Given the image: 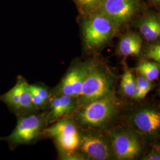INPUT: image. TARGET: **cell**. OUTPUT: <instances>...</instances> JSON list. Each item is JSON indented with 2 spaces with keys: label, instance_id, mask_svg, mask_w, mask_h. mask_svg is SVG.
I'll list each match as a JSON object with an SVG mask.
<instances>
[{
  "label": "cell",
  "instance_id": "cell-1",
  "mask_svg": "<svg viewBox=\"0 0 160 160\" xmlns=\"http://www.w3.org/2000/svg\"><path fill=\"white\" fill-rule=\"evenodd\" d=\"M114 84L115 76L106 65L96 61L88 62L85 79L76 98L77 107L114 95Z\"/></svg>",
  "mask_w": 160,
  "mask_h": 160
},
{
  "label": "cell",
  "instance_id": "cell-2",
  "mask_svg": "<svg viewBox=\"0 0 160 160\" xmlns=\"http://www.w3.org/2000/svg\"><path fill=\"white\" fill-rule=\"evenodd\" d=\"M119 106L114 95L102 97L79 107L73 120L84 129L102 128L114 119Z\"/></svg>",
  "mask_w": 160,
  "mask_h": 160
},
{
  "label": "cell",
  "instance_id": "cell-3",
  "mask_svg": "<svg viewBox=\"0 0 160 160\" xmlns=\"http://www.w3.org/2000/svg\"><path fill=\"white\" fill-rule=\"evenodd\" d=\"M118 29L105 16L98 13L86 16L82 23L84 44L88 49L96 51L105 46Z\"/></svg>",
  "mask_w": 160,
  "mask_h": 160
},
{
  "label": "cell",
  "instance_id": "cell-4",
  "mask_svg": "<svg viewBox=\"0 0 160 160\" xmlns=\"http://www.w3.org/2000/svg\"><path fill=\"white\" fill-rule=\"evenodd\" d=\"M78 149L82 154L92 160H110L114 157L109 136L90 129L79 131Z\"/></svg>",
  "mask_w": 160,
  "mask_h": 160
},
{
  "label": "cell",
  "instance_id": "cell-5",
  "mask_svg": "<svg viewBox=\"0 0 160 160\" xmlns=\"http://www.w3.org/2000/svg\"><path fill=\"white\" fill-rule=\"evenodd\" d=\"M44 133L53 139L58 148L66 154H71L78 149L79 131L73 120L65 118L59 120L46 128Z\"/></svg>",
  "mask_w": 160,
  "mask_h": 160
},
{
  "label": "cell",
  "instance_id": "cell-6",
  "mask_svg": "<svg viewBox=\"0 0 160 160\" xmlns=\"http://www.w3.org/2000/svg\"><path fill=\"white\" fill-rule=\"evenodd\" d=\"M141 0H105L96 13L110 19L118 29L129 23L140 11Z\"/></svg>",
  "mask_w": 160,
  "mask_h": 160
},
{
  "label": "cell",
  "instance_id": "cell-7",
  "mask_svg": "<svg viewBox=\"0 0 160 160\" xmlns=\"http://www.w3.org/2000/svg\"><path fill=\"white\" fill-rule=\"evenodd\" d=\"M109 137L114 157L119 160H132L140 154L141 143L133 132L119 128L111 132Z\"/></svg>",
  "mask_w": 160,
  "mask_h": 160
},
{
  "label": "cell",
  "instance_id": "cell-8",
  "mask_svg": "<svg viewBox=\"0 0 160 160\" xmlns=\"http://www.w3.org/2000/svg\"><path fill=\"white\" fill-rule=\"evenodd\" d=\"M43 116L31 114L20 118L15 129L4 139L12 145L30 142L38 136L43 126Z\"/></svg>",
  "mask_w": 160,
  "mask_h": 160
},
{
  "label": "cell",
  "instance_id": "cell-9",
  "mask_svg": "<svg viewBox=\"0 0 160 160\" xmlns=\"http://www.w3.org/2000/svg\"><path fill=\"white\" fill-rule=\"evenodd\" d=\"M131 122L138 132L147 136H154L160 130V113L151 108L139 109L132 115Z\"/></svg>",
  "mask_w": 160,
  "mask_h": 160
},
{
  "label": "cell",
  "instance_id": "cell-10",
  "mask_svg": "<svg viewBox=\"0 0 160 160\" xmlns=\"http://www.w3.org/2000/svg\"><path fill=\"white\" fill-rule=\"evenodd\" d=\"M138 26L140 33L148 42H154L159 38L160 21L157 14H147L138 22Z\"/></svg>",
  "mask_w": 160,
  "mask_h": 160
},
{
  "label": "cell",
  "instance_id": "cell-11",
  "mask_svg": "<svg viewBox=\"0 0 160 160\" xmlns=\"http://www.w3.org/2000/svg\"><path fill=\"white\" fill-rule=\"evenodd\" d=\"M142 40L139 35L134 32L123 35L119 42L118 52L123 57H136L141 51Z\"/></svg>",
  "mask_w": 160,
  "mask_h": 160
},
{
  "label": "cell",
  "instance_id": "cell-12",
  "mask_svg": "<svg viewBox=\"0 0 160 160\" xmlns=\"http://www.w3.org/2000/svg\"><path fill=\"white\" fill-rule=\"evenodd\" d=\"M135 71L150 81L157 80L160 74L159 63L154 61H143L135 68Z\"/></svg>",
  "mask_w": 160,
  "mask_h": 160
},
{
  "label": "cell",
  "instance_id": "cell-13",
  "mask_svg": "<svg viewBox=\"0 0 160 160\" xmlns=\"http://www.w3.org/2000/svg\"><path fill=\"white\" fill-rule=\"evenodd\" d=\"M21 80L22 78H18L17 83L6 94L0 96V100L7 104L10 108L14 110L18 111L20 92H21Z\"/></svg>",
  "mask_w": 160,
  "mask_h": 160
},
{
  "label": "cell",
  "instance_id": "cell-14",
  "mask_svg": "<svg viewBox=\"0 0 160 160\" xmlns=\"http://www.w3.org/2000/svg\"><path fill=\"white\" fill-rule=\"evenodd\" d=\"M76 71V65L71 69L68 72L64 77L59 86L58 95H66L74 97V84L75 75Z\"/></svg>",
  "mask_w": 160,
  "mask_h": 160
},
{
  "label": "cell",
  "instance_id": "cell-15",
  "mask_svg": "<svg viewBox=\"0 0 160 160\" xmlns=\"http://www.w3.org/2000/svg\"><path fill=\"white\" fill-rule=\"evenodd\" d=\"M80 12L85 16L96 13L103 5L105 0H74Z\"/></svg>",
  "mask_w": 160,
  "mask_h": 160
},
{
  "label": "cell",
  "instance_id": "cell-16",
  "mask_svg": "<svg viewBox=\"0 0 160 160\" xmlns=\"http://www.w3.org/2000/svg\"><path fill=\"white\" fill-rule=\"evenodd\" d=\"M120 87L122 92L125 96L128 97H133L136 88V78L130 70H125L122 75Z\"/></svg>",
  "mask_w": 160,
  "mask_h": 160
},
{
  "label": "cell",
  "instance_id": "cell-17",
  "mask_svg": "<svg viewBox=\"0 0 160 160\" xmlns=\"http://www.w3.org/2000/svg\"><path fill=\"white\" fill-rule=\"evenodd\" d=\"M34 105L32 101L31 94L29 90V84L22 78L21 80V92L20 103L18 107L19 111H28L34 108Z\"/></svg>",
  "mask_w": 160,
  "mask_h": 160
},
{
  "label": "cell",
  "instance_id": "cell-18",
  "mask_svg": "<svg viewBox=\"0 0 160 160\" xmlns=\"http://www.w3.org/2000/svg\"><path fill=\"white\" fill-rule=\"evenodd\" d=\"M152 88V81L147 80L139 75L136 78V88L133 98L137 100L143 99Z\"/></svg>",
  "mask_w": 160,
  "mask_h": 160
},
{
  "label": "cell",
  "instance_id": "cell-19",
  "mask_svg": "<svg viewBox=\"0 0 160 160\" xmlns=\"http://www.w3.org/2000/svg\"><path fill=\"white\" fill-rule=\"evenodd\" d=\"M147 58L154 61L155 62H160V43L151 45L146 51Z\"/></svg>",
  "mask_w": 160,
  "mask_h": 160
},
{
  "label": "cell",
  "instance_id": "cell-20",
  "mask_svg": "<svg viewBox=\"0 0 160 160\" xmlns=\"http://www.w3.org/2000/svg\"><path fill=\"white\" fill-rule=\"evenodd\" d=\"M29 88L35 92L38 95H39L42 98H43L46 102L49 98V93L48 90L42 87L36 85L29 84Z\"/></svg>",
  "mask_w": 160,
  "mask_h": 160
},
{
  "label": "cell",
  "instance_id": "cell-21",
  "mask_svg": "<svg viewBox=\"0 0 160 160\" xmlns=\"http://www.w3.org/2000/svg\"><path fill=\"white\" fill-rule=\"evenodd\" d=\"M29 90H30V94H31L32 103L33 104L35 108H39L43 107L46 104V103H47L46 101H45L43 98H42L39 95H38L33 90H30V88H29Z\"/></svg>",
  "mask_w": 160,
  "mask_h": 160
},
{
  "label": "cell",
  "instance_id": "cell-22",
  "mask_svg": "<svg viewBox=\"0 0 160 160\" xmlns=\"http://www.w3.org/2000/svg\"><path fill=\"white\" fill-rule=\"evenodd\" d=\"M144 159L148 160H160V154L159 152H151Z\"/></svg>",
  "mask_w": 160,
  "mask_h": 160
},
{
  "label": "cell",
  "instance_id": "cell-23",
  "mask_svg": "<svg viewBox=\"0 0 160 160\" xmlns=\"http://www.w3.org/2000/svg\"><path fill=\"white\" fill-rule=\"evenodd\" d=\"M148 1L153 6H159L160 5V0H148Z\"/></svg>",
  "mask_w": 160,
  "mask_h": 160
}]
</instances>
